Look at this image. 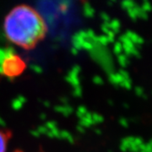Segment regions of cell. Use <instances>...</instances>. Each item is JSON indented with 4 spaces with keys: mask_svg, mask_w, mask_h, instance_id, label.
Returning a JSON list of instances; mask_svg holds the SVG:
<instances>
[{
    "mask_svg": "<svg viewBox=\"0 0 152 152\" xmlns=\"http://www.w3.org/2000/svg\"><path fill=\"white\" fill-rule=\"evenodd\" d=\"M10 136L11 134L9 131L0 129V152H6Z\"/></svg>",
    "mask_w": 152,
    "mask_h": 152,
    "instance_id": "obj_3",
    "label": "cell"
},
{
    "mask_svg": "<svg viewBox=\"0 0 152 152\" xmlns=\"http://www.w3.org/2000/svg\"><path fill=\"white\" fill-rule=\"evenodd\" d=\"M145 10H151V5L150 3H145V5H144V8H143Z\"/></svg>",
    "mask_w": 152,
    "mask_h": 152,
    "instance_id": "obj_4",
    "label": "cell"
},
{
    "mask_svg": "<svg viewBox=\"0 0 152 152\" xmlns=\"http://www.w3.org/2000/svg\"><path fill=\"white\" fill-rule=\"evenodd\" d=\"M25 67V63L20 57L16 55H12L4 60L2 69L6 75L14 77L21 74Z\"/></svg>",
    "mask_w": 152,
    "mask_h": 152,
    "instance_id": "obj_2",
    "label": "cell"
},
{
    "mask_svg": "<svg viewBox=\"0 0 152 152\" xmlns=\"http://www.w3.org/2000/svg\"><path fill=\"white\" fill-rule=\"evenodd\" d=\"M7 39L24 49L34 48L47 35L42 16L29 5L16 6L7 15L4 22Z\"/></svg>",
    "mask_w": 152,
    "mask_h": 152,
    "instance_id": "obj_1",
    "label": "cell"
}]
</instances>
